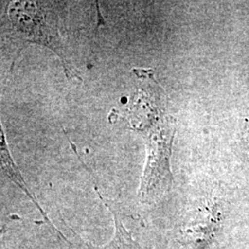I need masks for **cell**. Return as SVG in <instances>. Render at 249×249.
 <instances>
[{
	"instance_id": "3",
	"label": "cell",
	"mask_w": 249,
	"mask_h": 249,
	"mask_svg": "<svg viewBox=\"0 0 249 249\" xmlns=\"http://www.w3.org/2000/svg\"><path fill=\"white\" fill-rule=\"evenodd\" d=\"M1 166H2L3 172L11 179V181H13V182L26 194L28 197L35 203L36 208L40 211V213L44 216L45 221H46L47 223H50V224L52 225V227H53V229H54L55 231H57V229L53 227V224L50 222L49 218L47 217V215H46V213L44 212V210L41 208V206H39L38 202L36 200V198L33 196V195L30 193V191L28 190L26 183L24 182L21 174L19 173V171H18V168H17V166L15 165L14 161L12 160L10 154H9V150H8V148H7L6 142H5L3 130H1Z\"/></svg>"
},
{
	"instance_id": "4",
	"label": "cell",
	"mask_w": 249,
	"mask_h": 249,
	"mask_svg": "<svg viewBox=\"0 0 249 249\" xmlns=\"http://www.w3.org/2000/svg\"><path fill=\"white\" fill-rule=\"evenodd\" d=\"M245 145L247 147V151H249V118L248 123H247V127H246V134H245Z\"/></svg>"
},
{
	"instance_id": "1",
	"label": "cell",
	"mask_w": 249,
	"mask_h": 249,
	"mask_svg": "<svg viewBox=\"0 0 249 249\" xmlns=\"http://www.w3.org/2000/svg\"><path fill=\"white\" fill-rule=\"evenodd\" d=\"M9 16L13 28L24 40L52 49L62 60L67 76L79 78L67 60L57 31V16L48 9V5L42 2L14 1L9 5Z\"/></svg>"
},
{
	"instance_id": "2",
	"label": "cell",
	"mask_w": 249,
	"mask_h": 249,
	"mask_svg": "<svg viewBox=\"0 0 249 249\" xmlns=\"http://www.w3.org/2000/svg\"><path fill=\"white\" fill-rule=\"evenodd\" d=\"M95 190L103 203L107 206L113 215L115 222V234L112 240L104 246H95L87 243L86 246L88 249H144L137 241L134 240L131 233L126 230L123 220L122 208L116 202L102 196L97 187H95Z\"/></svg>"
}]
</instances>
